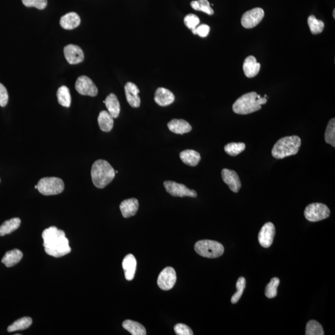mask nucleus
<instances>
[{
	"label": "nucleus",
	"mask_w": 335,
	"mask_h": 335,
	"mask_svg": "<svg viewBox=\"0 0 335 335\" xmlns=\"http://www.w3.org/2000/svg\"><path fill=\"white\" fill-rule=\"evenodd\" d=\"M42 237L45 251L50 256L61 258L71 251L69 242L63 230L50 227L43 230Z\"/></svg>",
	"instance_id": "obj_1"
},
{
	"label": "nucleus",
	"mask_w": 335,
	"mask_h": 335,
	"mask_svg": "<svg viewBox=\"0 0 335 335\" xmlns=\"http://www.w3.org/2000/svg\"><path fill=\"white\" fill-rule=\"evenodd\" d=\"M266 103L267 98L261 97L256 92H250L238 98L234 103L232 109L236 114L246 115L259 111L261 109V105Z\"/></svg>",
	"instance_id": "obj_2"
},
{
	"label": "nucleus",
	"mask_w": 335,
	"mask_h": 335,
	"mask_svg": "<svg viewBox=\"0 0 335 335\" xmlns=\"http://www.w3.org/2000/svg\"><path fill=\"white\" fill-rule=\"evenodd\" d=\"M91 174L94 185L99 189H103L114 180L116 173L109 162L98 160L94 163Z\"/></svg>",
	"instance_id": "obj_3"
},
{
	"label": "nucleus",
	"mask_w": 335,
	"mask_h": 335,
	"mask_svg": "<svg viewBox=\"0 0 335 335\" xmlns=\"http://www.w3.org/2000/svg\"><path fill=\"white\" fill-rule=\"evenodd\" d=\"M301 146V139L297 135L285 137L279 139L272 149V157L276 159L297 154Z\"/></svg>",
	"instance_id": "obj_4"
},
{
	"label": "nucleus",
	"mask_w": 335,
	"mask_h": 335,
	"mask_svg": "<svg viewBox=\"0 0 335 335\" xmlns=\"http://www.w3.org/2000/svg\"><path fill=\"white\" fill-rule=\"evenodd\" d=\"M194 250L199 255L208 258H216L224 254L223 245L215 241L200 240L195 244Z\"/></svg>",
	"instance_id": "obj_5"
},
{
	"label": "nucleus",
	"mask_w": 335,
	"mask_h": 335,
	"mask_svg": "<svg viewBox=\"0 0 335 335\" xmlns=\"http://www.w3.org/2000/svg\"><path fill=\"white\" fill-rule=\"evenodd\" d=\"M64 183L61 178L46 177L41 179L38 182V189L44 196H52L62 193L63 191Z\"/></svg>",
	"instance_id": "obj_6"
},
{
	"label": "nucleus",
	"mask_w": 335,
	"mask_h": 335,
	"mask_svg": "<svg viewBox=\"0 0 335 335\" xmlns=\"http://www.w3.org/2000/svg\"><path fill=\"white\" fill-rule=\"evenodd\" d=\"M330 210L329 208L322 203L310 204L304 211L305 217L310 222L320 221L329 217Z\"/></svg>",
	"instance_id": "obj_7"
},
{
	"label": "nucleus",
	"mask_w": 335,
	"mask_h": 335,
	"mask_svg": "<svg viewBox=\"0 0 335 335\" xmlns=\"http://www.w3.org/2000/svg\"><path fill=\"white\" fill-rule=\"evenodd\" d=\"M164 187L168 193L174 197L188 196L196 197L197 192L194 190L189 189L185 185L174 182V181H165Z\"/></svg>",
	"instance_id": "obj_8"
},
{
	"label": "nucleus",
	"mask_w": 335,
	"mask_h": 335,
	"mask_svg": "<svg viewBox=\"0 0 335 335\" xmlns=\"http://www.w3.org/2000/svg\"><path fill=\"white\" fill-rule=\"evenodd\" d=\"M265 16V11L261 8H255L243 14L241 23L246 29H251L260 24Z\"/></svg>",
	"instance_id": "obj_9"
},
{
	"label": "nucleus",
	"mask_w": 335,
	"mask_h": 335,
	"mask_svg": "<svg viewBox=\"0 0 335 335\" xmlns=\"http://www.w3.org/2000/svg\"><path fill=\"white\" fill-rule=\"evenodd\" d=\"M75 89L82 95L95 97L98 93L97 87L92 80L86 76H81L77 79Z\"/></svg>",
	"instance_id": "obj_10"
},
{
	"label": "nucleus",
	"mask_w": 335,
	"mask_h": 335,
	"mask_svg": "<svg viewBox=\"0 0 335 335\" xmlns=\"http://www.w3.org/2000/svg\"><path fill=\"white\" fill-rule=\"evenodd\" d=\"M176 282V272L171 267L165 268L160 273L157 280L158 286L164 291L170 290V289L173 288Z\"/></svg>",
	"instance_id": "obj_11"
},
{
	"label": "nucleus",
	"mask_w": 335,
	"mask_h": 335,
	"mask_svg": "<svg viewBox=\"0 0 335 335\" xmlns=\"http://www.w3.org/2000/svg\"><path fill=\"white\" fill-rule=\"evenodd\" d=\"M275 233L276 229L272 222H268L264 225L258 235L259 243L261 246L266 249L272 246Z\"/></svg>",
	"instance_id": "obj_12"
},
{
	"label": "nucleus",
	"mask_w": 335,
	"mask_h": 335,
	"mask_svg": "<svg viewBox=\"0 0 335 335\" xmlns=\"http://www.w3.org/2000/svg\"><path fill=\"white\" fill-rule=\"evenodd\" d=\"M64 55L68 63L75 65L82 63L84 60V53L78 45L69 44L64 48Z\"/></svg>",
	"instance_id": "obj_13"
},
{
	"label": "nucleus",
	"mask_w": 335,
	"mask_h": 335,
	"mask_svg": "<svg viewBox=\"0 0 335 335\" xmlns=\"http://www.w3.org/2000/svg\"><path fill=\"white\" fill-rule=\"evenodd\" d=\"M222 178L231 191L238 192L240 189L242 184L238 174L235 171L229 169H223L222 171Z\"/></svg>",
	"instance_id": "obj_14"
},
{
	"label": "nucleus",
	"mask_w": 335,
	"mask_h": 335,
	"mask_svg": "<svg viewBox=\"0 0 335 335\" xmlns=\"http://www.w3.org/2000/svg\"><path fill=\"white\" fill-rule=\"evenodd\" d=\"M125 93L128 104L132 107L137 108L141 105V98L139 97L140 92L138 87L132 82H128L126 84Z\"/></svg>",
	"instance_id": "obj_15"
},
{
	"label": "nucleus",
	"mask_w": 335,
	"mask_h": 335,
	"mask_svg": "<svg viewBox=\"0 0 335 335\" xmlns=\"http://www.w3.org/2000/svg\"><path fill=\"white\" fill-rule=\"evenodd\" d=\"M175 96L169 89L158 88L155 91L154 100L160 106H167L174 102Z\"/></svg>",
	"instance_id": "obj_16"
},
{
	"label": "nucleus",
	"mask_w": 335,
	"mask_h": 335,
	"mask_svg": "<svg viewBox=\"0 0 335 335\" xmlns=\"http://www.w3.org/2000/svg\"><path fill=\"white\" fill-rule=\"evenodd\" d=\"M139 201L137 199L130 198L126 199L120 204V210L122 215L125 218L134 216L139 210Z\"/></svg>",
	"instance_id": "obj_17"
},
{
	"label": "nucleus",
	"mask_w": 335,
	"mask_h": 335,
	"mask_svg": "<svg viewBox=\"0 0 335 335\" xmlns=\"http://www.w3.org/2000/svg\"><path fill=\"white\" fill-rule=\"evenodd\" d=\"M260 63H257L256 59L254 56L247 57L243 63V72L248 78L256 77L260 72Z\"/></svg>",
	"instance_id": "obj_18"
},
{
	"label": "nucleus",
	"mask_w": 335,
	"mask_h": 335,
	"mask_svg": "<svg viewBox=\"0 0 335 335\" xmlns=\"http://www.w3.org/2000/svg\"><path fill=\"white\" fill-rule=\"evenodd\" d=\"M123 268L125 277L127 281H132L134 278L137 269V260L132 254H128L124 258Z\"/></svg>",
	"instance_id": "obj_19"
},
{
	"label": "nucleus",
	"mask_w": 335,
	"mask_h": 335,
	"mask_svg": "<svg viewBox=\"0 0 335 335\" xmlns=\"http://www.w3.org/2000/svg\"><path fill=\"white\" fill-rule=\"evenodd\" d=\"M167 126L170 131L176 134L183 135L192 130L191 126L183 119H173L168 123Z\"/></svg>",
	"instance_id": "obj_20"
},
{
	"label": "nucleus",
	"mask_w": 335,
	"mask_h": 335,
	"mask_svg": "<svg viewBox=\"0 0 335 335\" xmlns=\"http://www.w3.org/2000/svg\"><path fill=\"white\" fill-rule=\"evenodd\" d=\"M81 22L79 15L75 12H70L63 16L60 20V24L63 28L72 30L79 26Z\"/></svg>",
	"instance_id": "obj_21"
},
{
	"label": "nucleus",
	"mask_w": 335,
	"mask_h": 335,
	"mask_svg": "<svg viewBox=\"0 0 335 335\" xmlns=\"http://www.w3.org/2000/svg\"><path fill=\"white\" fill-rule=\"evenodd\" d=\"M105 103L109 114L113 118H118L121 111L120 103L117 96L113 93H111L107 96L103 102Z\"/></svg>",
	"instance_id": "obj_22"
},
{
	"label": "nucleus",
	"mask_w": 335,
	"mask_h": 335,
	"mask_svg": "<svg viewBox=\"0 0 335 335\" xmlns=\"http://www.w3.org/2000/svg\"><path fill=\"white\" fill-rule=\"evenodd\" d=\"M22 257H23V254L21 251L18 249H14L6 252L2 258L1 262L7 268L13 267V266L20 263Z\"/></svg>",
	"instance_id": "obj_23"
},
{
	"label": "nucleus",
	"mask_w": 335,
	"mask_h": 335,
	"mask_svg": "<svg viewBox=\"0 0 335 335\" xmlns=\"http://www.w3.org/2000/svg\"><path fill=\"white\" fill-rule=\"evenodd\" d=\"M180 157L185 164L190 167H196L201 160V155L193 150H186L181 151Z\"/></svg>",
	"instance_id": "obj_24"
},
{
	"label": "nucleus",
	"mask_w": 335,
	"mask_h": 335,
	"mask_svg": "<svg viewBox=\"0 0 335 335\" xmlns=\"http://www.w3.org/2000/svg\"><path fill=\"white\" fill-rule=\"evenodd\" d=\"M98 125L103 132L111 131L114 126V118L108 111L100 112L98 118Z\"/></svg>",
	"instance_id": "obj_25"
},
{
	"label": "nucleus",
	"mask_w": 335,
	"mask_h": 335,
	"mask_svg": "<svg viewBox=\"0 0 335 335\" xmlns=\"http://www.w3.org/2000/svg\"><path fill=\"white\" fill-rule=\"evenodd\" d=\"M21 222V221L19 218H13L10 220H6L0 226V236L3 237L17 230L20 226Z\"/></svg>",
	"instance_id": "obj_26"
},
{
	"label": "nucleus",
	"mask_w": 335,
	"mask_h": 335,
	"mask_svg": "<svg viewBox=\"0 0 335 335\" xmlns=\"http://www.w3.org/2000/svg\"><path fill=\"white\" fill-rule=\"evenodd\" d=\"M123 327L132 335H146L147 334L146 330L144 326L134 321L126 320L123 323Z\"/></svg>",
	"instance_id": "obj_27"
},
{
	"label": "nucleus",
	"mask_w": 335,
	"mask_h": 335,
	"mask_svg": "<svg viewBox=\"0 0 335 335\" xmlns=\"http://www.w3.org/2000/svg\"><path fill=\"white\" fill-rule=\"evenodd\" d=\"M57 100L60 105L63 107H69L72 102L69 89L65 86L60 87L57 93Z\"/></svg>",
	"instance_id": "obj_28"
},
{
	"label": "nucleus",
	"mask_w": 335,
	"mask_h": 335,
	"mask_svg": "<svg viewBox=\"0 0 335 335\" xmlns=\"http://www.w3.org/2000/svg\"><path fill=\"white\" fill-rule=\"evenodd\" d=\"M32 323H33V320L31 318L27 317V316L21 318L9 326L8 332L11 333L27 329Z\"/></svg>",
	"instance_id": "obj_29"
},
{
	"label": "nucleus",
	"mask_w": 335,
	"mask_h": 335,
	"mask_svg": "<svg viewBox=\"0 0 335 335\" xmlns=\"http://www.w3.org/2000/svg\"><path fill=\"white\" fill-rule=\"evenodd\" d=\"M307 22H308L312 34H314V35L322 33L323 29H324V22L322 21L316 19L314 15L310 16L308 20H307Z\"/></svg>",
	"instance_id": "obj_30"
},
{
	"label": "nucleus",
	"mask_w": 335,
	"mask_h": 335,
	"mask_svg": "<svg viewBox=\"0 0 335 335\" xmlns=\"http://www.w3.org/2000/svg\"><path fill=\"white\" fill-rule=\"evenodd\" d=\"M191 6L194 10L208 14L209 15H214V10L211 8L210 4L208 0H197L192 1Z\"/></svg>",
	"instance_id": "obj_31"
},
{
	"label": "nucleus",
	"mask_w": 335,
	"mask_h": 335,
	"mask_svg": "<svg viewBox=\"0 0 335 335\" xmlns=\"http://www.w3.org/2000/svg\"><path fill=\"white\" fill-rule=\"evenodd\" d=\"M246 146L243 142H239V143H235V142H231L227 144L224 147V150L227 154L235 157L238 155L240 154L245 150Z\"/></svg>",
	"instance_id": "obj_32"
},
{
	"label": "nucleus",
	"mask_w": 335,
	"mask_h": 335,
	"mask_svg": "<svg viewBox=\"0 0 335 335\" xmlns=\"http://www.w3.org/2000/svg\"><path fill=\"white\" fill-rule=\"evenodd\" d=\"M325 139L327 144L335 147V119L333 118L330 121L327 126L325 134Z\"/></svg>",
	"instance_id": "obj_33"
},
{
	"label": "nucleus",
	"mask_w": 335,
	"mask_h": 335,
	"mask_svg": "<svg viewBox=\"0 0 335 335\" xmlns=\"http://www.w3.org/2000/svg\"><path fill=\"white\" fill-rule=\"evenodd\" d=\"M306 335H323L322 326L315 320H311L307 323Z\"/></svg>",
	"instance_id": "obj_34"
},
{
	"label": "nucleus",
	"mask_w": 335,
	"mask_h": 335,
	"mask_svg": "<svg viewBox=\"0 0 335 335\" xmlns=\"http://www.w3.org/2000/svg\"><path fill=\"white\" fill-rule=\"evenodd\" d=\"M280 281L277 277H274L271 280L270 283L266 286L265 295L268 298L272 299L276 297L277 293V288L279 285Z\"/></svg>",
	"instance_id": "obj_35"
},
{
	"label": "nucleus",
	"mask_w": 335,
	"mask_h": 335,
	"mask_svg": "<svg viewBox=\"0 0 335 335\" xmlns=\"http://www.w3.org/2000/svg\"><path fill=\"white\" fill-rule=\"evenodd\" d=\"M236 287H237V291L231 297V302L232 304L237 303L242 297L243 291L246 287V279H245V277H240V278H238Z\"/></svg>",
	"instance_id": "obj_36"
},
{
	"label": "nucleus",
	"mask_w": 335,
	"mask_h": 335,
	"mask_svg": "<svg viewBox=\"0 0 335 335\" xmlns=\"http://www.w3.org/2000/svg\"><path fill=\"white\" fill-rule=\"evenodd\" d=\"M184 22L186 26L192 31V30L196 28L197 26H198V25L200 23V20L196 15L189 14V15L186 16Z\"/></svg>",
	"instance_id": "obj_37"
},
{
	"label": "nucleus",
	"mask_w": 335,
	"mask_h": 335,
	"mask_svg": "<svg viewBox=\"0 0 335 335\" xmlns=\"http://www.w3.org/2000/svg\"><path fill=\"white\" fill-rule=\"evenodd\" d=\"M22 3L27 7H35L38 10H43L47 5V0H22Z\"/></svg>",
	"instance_id": "obj_38"
},
{
	"label": "nucleus",
	"mask_w": 335,
	"mask_h": 335,
	"mask_svg": "<svg viewBox=\"0 0 335 335\" xmlns=\"http://www.w3.org/2000/svg\"><path fill=\"white\" fill-rule=\"evenodd\" d=\"M174 332L178 335H192L193 332L191 328L183 323H178L174 327Z\"/></svg>",
	"instance_id": "obj_39"
},
{
	"label": "nucleus",
	"mask_w": 335,
	"mask_h": 335,
	"mask_svg": "<svg viewBox=\"0 0 335 335\" xmlns=\"http://www.w3.org/2000/svg\"><path fill=\"white\" fill-rule=\"evenodd\" d=\"M210 32V27L207 24H202L197 26L196 28L192 30V33L195 35H198L201 38H206L209 35Z\"/></svg>",
	"instance_id": "obj_40"
},
{
	"label": "nucleus",
	"mask_w": 335,
	"mask_h": 335,
	"mask_svg": "<svg viewBox=\"0 0 335 335\" xmlns=\"http://www.w3.org/2000/svg\"><path fill=\"white\" fill-rule=\"evenodd\" d=\"M8 93L3 84H0V106L5 107L8 102Z\"/></svg>",
	"instance_id": "obj_41"
},
{
	"label": "nucleus",
	"mask_w": 335,
	"mask_h": 335,
	"mask_svg": "<svg viewBox=\"0 0 335 335\" xmlns=\"http://www.w3.org/2000/svg\"><path fill=\"white\" fill-rule=\"evenodd\" d=\"M334 18H335V10L334 11Z\"/></svg>",
	"instance_id": "obj_42"
},
{
	"label": "nucleus",
	"mask_w": 335,
	"mask_h": 335,
	"mask_svg": "<svg viewBox=\"0 0 335 335\" xmlns=\"http://www.w3.org/2000/svg\"><path fill=\"white\" fill-rule=\"evenodd\" d=\"M35 188V189H38V185H36L35 188Z\"/></svg>",
	"instance_id": "obj_43"
},
{
	"label": "nucleus",
	"mask_w": 335,
	"mask_h": 335,
	"mask_svg": "<svg viewBox=\"0 0 335 335\" xmlns=\"http://www.w3.org/2000/svg\"><path fill=\"white\" fill-rule=\"evenodd\" d=\"M0 181H1V180H0Z\"/></svg>",
	"instance_id": "obj_44"
}]
</instances>
